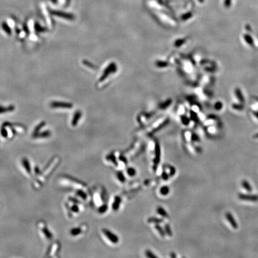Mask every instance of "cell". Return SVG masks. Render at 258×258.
I'll list each match as a JSON object with an SVG mask.
<instances>
[{"label":"cell","mask_w":258,"mask_h":258,"mask_svg":"<svg viewBox=\"0 0 258 258\" xmlns=\"http://www.w3.org/2000/svg\"><path fill=\"white\" fill-rule=\"evenodd\" d=\"M58 163H59V158L57 157L54 158L53 160L51 162H50V163H49L47 168L44 169V175L49 176V174H50L52 171H53V170L56 168Z\"/></svg>","instance_id":"1"},{"label":"cell","mask_w":258,"mask_h":258,"mask_svg":"<svg viewBox=\"0 0 258 258\" xmlns=\"http://www.w3.org/2000/svg\"><path fill=\"white\" fill-rule=\"evenodd\" d=\"M39 226L41 231L42 232V233L44 234V237L47 238V240H50L53 237L51 233L49 230V228H47V227L46 226V224H44V222H39Z\"/></svg>","instance_id":"2"},{"label":"cell","mask_w":258,"mask_h":258,"mask_svg":"<svg viewBox=\"0 0 258 258\" xmlns=\"http://www.w3.org/2000/svg\"><path fill=\"white\" fill-rule=\"evenodd\" d=\"M50 107L53 108H67L70 109L73 107V105L71 103L62 102H52L50 103Z\"/></svg>","instance_id":"3"},{"label":"cell","mask_w":258,"mask_h":258,"mask_svg":"<svg viewBox=\"0 0 258 258\" xmlns=\"http://www.w3.org/2000/svg\"><path fill=\"white\" fill-rule=\"evenodd\" d=\"M103 233L104 235L108 238V239L113 243H117L119 241V238L117 235L112 233L107 229H103Z\"/></svg>","instance_id":"4"},{"label":"cell","mask_w":258,"mask_h":258,"mask_svg":"<svg viewBox=\"0 0 258 258\" xmlns=\"http://www.w3.org/2000/svg\"><path fill=\"white\" fill-rule=\"evenodd\" d=\"M52 13L54 15L58 16L59 17L62 18H65L67 20H74L75 17L71 14H68V13H63V12H60V11H52Z\"/></svg>","instance_id":"5"},{"label":"cell","mask_w":258,"mask_h":258,"mask_svg":"<svg viewBox=\"0 0 258 258\" xmlns=\"http://www.w3.org/2000/svg\"><path fill=\"white\" fill-rule=\"evenodd\" d=\"M238 197L243 200L257 201L258 200V196L256 195H246V194H240Z\"/></svg>","instance_id":"6"},{"label":"cell","mask_w":258,"mask_h":258,"mask_svg":"<svg viewBox=\"0 0 258 258\" xmlns=\"http://www.w3.org/2000/svg\"><path fill=\"white\" fill-rule=\"evenodd\" d=\"M22 164L23 168L25 169V171L28 174H31V168L30 164L29 161L26 158H23L22 160Z\"/></svg>","instance_id":"7"},{"label":"cell","mask_w":258,"mask_h":258,"mask_svg":"<svg viewBox=\"0 0 258 258\" xmlns=\"http://www.w3.org/2000/svg\"><path fill=\"white\" fill-rule=\"evenodd\" d=\"M81 115H82V113H81V111H78L75 113L74 117L72 118V122H71V125L72 126L75 127L77 125L80 118L81 117Z\"/></svg>","instance_id":"8"},{"label":"cell","mask_w":258,"mask_h":258,"mask_svg":"<svg viewBox=\"0 0 258 258\" xmlns=\"http://www.w3.org/2000/svg\"><path fill=\"white\" fill-rule=\"evenodd\" d=\"M226 219H227L228 221L230 223L231 225V226H232L234 228L237 229V227H238V226H237V222H236L235 219H234V218H233V216H232V214H231L230 213H227L226 214Z\"/></svg>","instance_id":"9"},{"label":"cell","mask_w":258,"mask_h":258,"mask_svg":"<svg viewBox=\"0 0 258 258\" xmlns=\"http://www.w3.org/2000/svg\"><path fill=\"white\" fill-rule=\"evenodd\" d=\"M15 106H13V105L7 106V107L0 106V114L12 112L15 110Z\"/></svg>","instance_id":"10"},{"label":"cell","mask_w":258,"mask_h":258,"mask_svg":"<svg viewBox=\"0 0 258 258\" xmlns=\"http://www.w3.org/2000/svg\"><path fill=\"white\" fill-rule=\"evenodd\" d=\"M51 132L50 131H45L44 132H42L41 133H37L35 134H34V138H49L50 136Z\"/></svg>","instance_id":"11"},{"label":"cell","mask_w":258,"mask_h":258,"mask_svg":"<svg viewBox=\"0 0 258 258\" xmlns=\"http://www.w3.org/2000/svg\"><path fill=\"white\" fill-rule=\"evenodd\" d=\"M160 148L158 144H157L155 146V158L154 159V163L155 165H158L160 160Z\"/></svg>","instance_id":"12"},{"label":"cell","mask_w":258,"mask_h":258,"mask_svg":"<svg viewBox=\"0 0 258 258\" xmlns=\"http://www.w3.org/2000/svg\"><path fill=\"white\" fill-rule=\"evenodd\" d=\"M82 232H83V229L81 228V227H78L71 229L70 234L72 236H77L79 235L81 233H82Z\"/></svg>","instance_id":"13"},{"label":"cell","mask_w":258,"mask_h":258,"mask_svg":"<svg viewBox=\"0 0 258 258\" xmlns=\"http://www.w3.org/2000/svg\"><path fill=\"white\" fill-rule=\"evenodd\" d=\"M236 96L238 98V99L240 101V102L243 103L244 102V98L243 97V95L242 94V92L240 89H236L235 91Z\"/></svg>","instance_id":"14"},{"label":"cell","mask_w":258,"mask_h":258,"mask_svg":"<svg viewBox=\"0 0 258 258\" xmlns=\"http://www.w3.org/2000/svg\"><path fill=\"white\" fill-rule=\"evenodd\" d=\"M121 198L119 197H116L115 200H114V202L112 205V208L114 210H117L120 207V205L121 203Z\"/></svg>","instance_id":"15"},{"label":"cell","mask_w":258,"mask_h":258,"mask_svg":"<svg viewBox=\"0 0 258 258\" xmlns=\"http://www.w3.org/2000/svg\"><path fill=\"white\" fill-rule=\"evenodd\" d=\"M244 39V40L246 41V42L250 46H253L254 45V43H253V40L252 38V37L248 34H245L243 35Z\"/></svg>","instance_id":"16"},{"label":"cell","mask_w":258,"mask_h":258,"mask_svg":"<svg viewBox=\"0 0 258 258\" xmlns=\"http://www.w3.org/2000/svg\"><path fill=\"white\" fill-rule=\"evenodd\" d=\"M241 184H242L243 187L245 189H246L247 191H249V192H251L252 191V188L251 187V185L249 184V183L247 181H243Z\"/></svg>","instance_id":"17"},{"label":"cell","mask_w":258,"mask_h":258,"mask_svg":"<svg viewBox=\"0 0 258 258\" xmlns=\"http://www.w3.org/2000/svg\"><path fill=\"white\" fill-rule=\"evenodd\" d=\"M157 213H158L161 216L163 217H167L168 213L166 212V210L161 207H159L157 208Z\"/></svg>","instance_id":"18"},{"label":"cell","mask_w":258,"mask_h":258,"mask_svg":"<svg viewBox=\"0 0 258 258\" xmlns=\"http://www.w3.org/2000/svg\"><path fill=\"white\" fill-rule=\"evenodd\" d=\"M45 124H46L45 122H42V123H41L40 124H38V125L35 128V130H34V132H33V135H34V134H37V133H39V131H40L42 127H43L45 126Z\"/></svg>","instance_id":"19"},{"label":"cell","mask_w":258,"mask_h":258,"mask_svg":"<svg viewBox=\"0 0 258 258\" xmlns=\"http://www.w3.org/2000/svg\"><path fill=\"white\" fill-rule=\"evenodd\" d=\"M77 194L78 197L82 198L83 200H86L87 199V194L82 190H78L77 192Z\"/></svg>","instance_id":"20"},{"label":"cell","mask_w":258,"mask_h":258,"mask_svg":"<svg viewBox=\"0 0 258 258\" xmlns=\"http://www.w3.org/2000/svg\"><path fill=\"white\" fill-rule=\"evenodd\" d=\"M169 187H167L166 186H165L163 187H162L161 188V189H160V193L162 195H166L167 194H169Z\"/></svg>","instance_id":"21"},{"label":"cell","mask_w":258,"mask_h":258,"mask_svg":"<svg viewBox=\"0 0 258 258\" xmlns=\"http://www.w3.org/2000/svg\"><path fill=\"white\" fill-rule=\"evenodd\" d=\"M2 27H3V30L6 31V32L8 35H10L11 34V30H10V28H9V26L5 23H3V25H2Z\"/></svg>","instance_id":"22"},{"label":"cell","mask_w":258,"mask_h":258,"mask_svg":"<svg viewBox=\"0 0 258 258\" xmlns=\"http://www.w3.org/2000/svg\"><path fill=\"white\" fill-rule=\"evenodd\" d=\"M155 229H157V231L160 233V234L162 237H164L165 236V232L164 231L163 229H162V228L159 225H155Z\"/></svg>","instance_id":"23"},{"label":"cell","mask_w":258,"mask_h":258,"mask_svg":"<svg viewBox=\"0 0 258 258\" xmlns=\"http://www.w3.org/2000/svg\"><path fill=\"white\" fill-rule=\"evenodd\" d=\"M165 232L166 233V234L168 236H172V230H171L170 226L168 224H166L165 225Z\"/></svg>","instance_id":"24"},{"label":"cell","mask_w":258,"mask_h":258,"mask_svg":"<svg viewBox=\"0 0 258 258\" xmlns=\"http://www.w3.org/2000/svg\"><path fill=\"white\" fill-rule=\"evenodd\" d=\"M232 107L233 109L238 111H241L243 109V106L241 104H233Z\"/></svg>","instance_id":"25"},{"label":"cell","mask_w":258,"mask_h":258,"mask_svg":"<svg viewBox=\"0 0 258 258\" xmlns=\"http://www.w3.org/2000/svg\"><path fill=\"white\" fill-rule=\"evenodd\" d=\"M145 254H146V256L148 257H151V258H153V257H157V256H155V254H154V253H153L152 252H151L150 250H147L146 251V252H145Z\"/></svg>","instance_id":"26"},{"label":"cell","mask_w":258,"mask_h":258,"mask_svg":"<svg viewBox=\"0 0 258 258\" xmlns=\"http://www.w3.org/2000/svg\"><path fill=\"white\" fill-rule=\"evenodd\" d=\"M117 176H118V179H119L121 182H124V181H125V178H124V176L123 174L122 173H121V172H118V174H117Z\"/></svg>","instance_id":"27"},{"label":"cell","mask_w":258,"mask_h":258,"mask_svg":"<svg viewBox=\"0 0 258 258\" xmlns=\"http://www.w3.org/2000/svg\"><path fill=\"white\" fill-rule=\"evenodd\" d=\"M71 211L75 213H78L80 211L79 207L78 206V205H74L73 206H72L71 207Z\"/></svg>","instance_id":"28"},{"label":"cell","mask_w":258,"mask_h":258,"mask_svg":"<svg viewBox=\"0 0 258 258\" xmlns=\"http://www.w3.org/2000/svg\"><path fill=\"white\" fill-rule=\"evenodd\" d=\"M148 222H156V223H160L162 221L160 219H158L156 218H151L148 219Z\"/></svg>","instance_id":"29"},{"label":"cell","mask_w":258,"mask_h":258,"mask_svg":"<svg viewBox=\"0 0 258 258\" xmlns=\"http://www.w3.org/2000/svg\"><path fill=\"white\" fill-rule=\"evenodd\" d=\"M127 173H128L129 175L132 176L135 175V174H136V171H135V170H134V169H133V168H129V169H127Z\"/></svg>","instance_id":"30"},{"label":"cell","mask_w":258,"mask_h":258,"mask_svg":"<svg viewBox=\"0 0 258 258\" xmlns=\"http://www.w3.org/2000/svg\"><path fill=\"white\" fill-rule=\"evenodd\" d=\"M107 206L106 205H103L102 206H101L100 208H99V212H100V213H104V212H105L106 211V210H107Z\"/></svg>","instance_id":"31"},{"label":"cell","mask_w":258,"mask_h":258,"mask_svg":"<svg viewBox=\"0 0 258 258\" xmlns=\"http://www.w3.org/2000/svg\"><path fill=\"white\" fill-rule=\"evenodd\" d=\"M83 64L84 65H87V66H88L89 67H91V68H93V69H94L95 67H94V66L93 65V64H91V63H89L88 61H86V60H84L83 61Z\"/></svg>","instance_id":"32"},{"label":"cell","mask_w":258,"mask_h":258,"mask_svg":"<svg viewBox=\"0 0 258 258\" xmlns=\"http://www.w3.org/2000/svg\"><path fill=\"white\" fill-rule=\"evenodd\" d=\"M222 107V103L221 102H218L215 105V108L216 110H221Z\"/></svg>","instance_id":"33"},{"label":"cell","mask_w":258,"mask_h":258,"mask_svg":"<svg viewBox=\"0 0 258 258\" xmlns=\"http://www.w3.org/2000/svg\"><path fill=\"white\" fill-rule=\"evenodd\" d=\"M253 115L258 119V112H254Z\"/></svg>","instance_id":"34"},{"label":"cell","mask_w":258,"mask_h":258,"mask_svg":"<svg viewBox=\"0 0 258 258\" xmlns=\"http://www.w3.org/2000/svg\"><path fill=\"white\" fill-rule=\"evenodd\" d=\"M253 137H254V138H256V139H257V138H258V133H256V134H255V135L254 136H253Z\"/></svg>","instance_id":"35"}]
</instances>
